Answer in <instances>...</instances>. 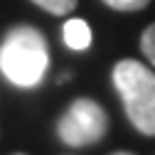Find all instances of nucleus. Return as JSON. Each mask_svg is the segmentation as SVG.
<instances>
[{"mask_svg": "<svg viewBox=\"0 0 155 155\" xmlns=\"http://www.w3.org/2000/svg\"><path fill=\"white\" fill-rule=\"evenodd\" d=\"M49 64L47 42L40 30L30 25L12 27L0 47V71L20 89H32L42 81Z\"/></svg>", "mask_w": 155, "mask_h": 155, "instance_id": "nucleus-1", "label": "nucleus"}, {"mask_svg": "<svg viewBox=\"0 0 155 155\" xmlns=\"http://www.w3.org/2000/svg\"><path fill=\"white\" fill-rule=\"evenodd\" d=\"M113 86L118 91L128 121L143 135H155V71L135 59H121L113 67Z\"/></svg>", "mask_w": 155, "mask_h": 155, "instance_id": "nucleus-2", "label": "nucleus"}, {"mask_svg": "<svg viewBox=\"0 0 155 155\" xmlns=\"http://www.w3.org/2000/svg\"><path fill=\"white\" fill-rule=\"evenodd\" d=\"M108 130V116L94 99H76L57 123V135L64 145L84 148L99 143Z\"/></svg>", "mask_w": 155, "mask_h": 155, "instance_id": "nucleus-3", "label": "nucleus"}, {"mask_svg": "<svg viewBox=\"0 0 155 155\" xmlns=\"http://www.w3.org/2000/svg\"><path fill=\"white\" fill-rule=\"evenodd\" d=\"M62 37H64V42L69 49L74 52H81L91 45V27L79 20V17H74V20H67L64 22V30H62Z\"/></svg>", "mask_w": 155, "mask_h": 155, "instance_id": "nucleus-4", "label": "nucleus"}, {"mask_svg": "<svg viewBox=\"0 0 155 155\" xmlns=\"http://www.w3.org/2000/svg\"><path fill=\"white\" fill-rule=\"evenodd\" d=\"M30 3H35L37 8H42L52 15H69L79 0H30Z\"/></svg>", "mask_w": 155, "mask_h": 155, "instance_id": "nucleus-5", "label": "nucleus"}, {"mask_svg": "<svg viewBox=\"0 0 155 155\" xmlns=\"http://www.w3.org/2000/svg\"><path fill=\"white\" fill-rule=\"evenodd\" d=\"M140 49L148 57V62L155 67V22L145 27V32L140 35Z\"/></svg>", "mask_w": 155, "mask_h": 155, "instance_id": "nucleus-6", "label": "nucleus"}, {"mask_svg": "<svg viewBox=\"0 0 155 155\" xmlns=\"http://www.w3.org/2000/svg\"><path fill=\"white\" fill-rule=\"evenodd\" d=\"M104 5L113 8V10H121V12H133V10H143L148 8L150 0H101Z\"/></svg>", "mask_w": 155, "mask_h": 155, "instance_id": "nucleus-7", "label": "nucleus"}, {"mask_svg": "<svg viewBox=\"0 0 155 155\" xmlns=\"http://www.w3.org/2000/svg\"><path fill=\"white\" fill-rule=\"evenodd\" d=\"M113 155H133V153H126V150H121V153H113Z\"/></svg>", "mask_w": 155, "mask_h": 155, "instance_id": "nucleus-8", "label": "nucleus"}, {"mask_svg": "<svg viewBox=\"0 0 155 155\" xmlns=\"http://www.w3.org/2000/svg\"><path fill=\"white\" fill-rule=\"evenodd\" d=\"M15 155H25V153H15Z\"/></svg>", "mask_w": 155, "mask_h": 155, "instance_id": "nucleus-9", "label": "nucleus"}]
</instances>
